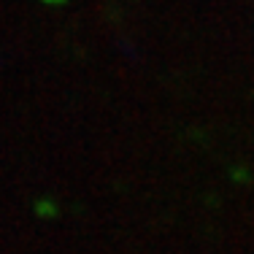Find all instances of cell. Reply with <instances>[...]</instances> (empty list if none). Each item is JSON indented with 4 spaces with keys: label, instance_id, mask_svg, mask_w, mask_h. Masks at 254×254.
I'll use <instances>...</instances> for the list:
<instances>
[{
    "label": "cell",
    "instance_id": "1",
    "mask_svg": "<svg viewBox=\"0 0 254 254\" xmlns=\"http://www.w3.org/2000/svg\"><path fill=\"white\" fill-rule=\"evenodd\" d=\"M46 3H60V0H46Z\"/></svg>",
    "mask_w": 254,
    "mask_h": 254
}]
</instances>
